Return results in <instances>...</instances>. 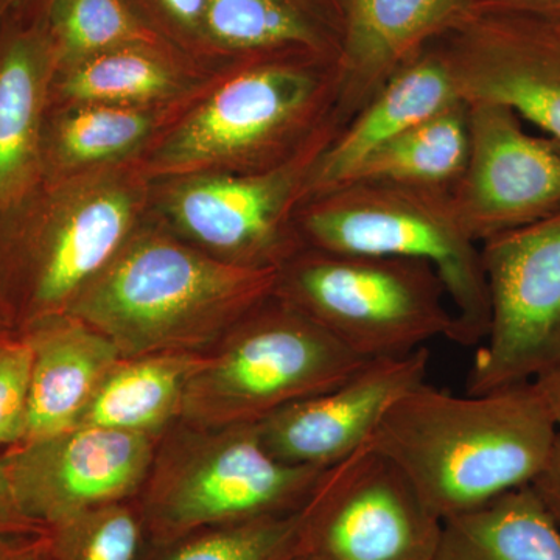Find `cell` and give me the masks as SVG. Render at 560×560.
I'll return each mask as SVG.
<instances>
[{
	"label": "cell",
	"instance_id": "obj_9",
	"mask_svg": "<svg viewBox=\"0 0 560 560\" xmlns=\"http://www.w3.org/2000/svg\"><path fill=\"white\" fill-rule=\"evenodd\" d=\"M338 130L268 171L164 180L158 198L168 231L228 264L279 271L305 246L298 210L316 161Z\"/></svg>",
	"mask_w": 560,
	"mask_h": 560
},
{
	"label": "cell",
	"instance_id": "obj_32",
	"mask_svg": "<svg viewBox=\"0 0 560 560\" xmlns=\"http://www.w3.org/2000/svg\"><path fill=\"white\" fill-rule=\"evenodd\" d=\"M530 486L560 528V429L550 458Z\"/></svg>",
	"mask_w": 560,
	"mask_h": 560
},
{
	"label": "cell",
	"instance_id": "obj_17",
	"mask_svg": "<svg viewBox=\"0 0 560 560\" xmlns=\"http://www.w3.org/2000/svg\"><path fill=\"white\" fill-rule=\"evenodd\" d=\"M471 0H345L338 55V110L346 124L434 39L458 31Z\"/></svg>",
	"mask_w": 560,
	"mask_h": 560
},
{
	"label": "cell",
	"instance_id": "obj_31",
	"mask_svg": "<svg viewBox=\"0 0 560 560\" xmlns=\"http://www.w3.org/2000/svg\"><path fill=\"white\" fill-rule=\"evenodd\" d=\"M0 560H50L47 530L0 533Z\"/></svg>",
	"mask_w": 560,
	"mask_h": 560
},
{
	"label": "cell",
	"instance_id": "obj_24",
	"mask_svg": "<svg viewBox=\"0 0 560 560\" xmlns=\"http://www.w3.org/2000/svg\"><path fill=\"white\" fill-rule=\"evenodd\" d=\"M434 560H560V528L523 486L442 523Z\"/></svg>",
	"mask_w": 560,
	"mask_h": 560
},
{
	"label": "cell",
	"instance_id": "obj_13",
	"mask_svg": "<svg viewBox=\"0 0 560 560\" xmlns=\"http://www.w3.org/2000/svg\"><path fill=\"white\" fill-rule=\"evenodd\" d=\"M469 105V160L451 190L471 241L481 243L560 212V140L534 136L503 105Z\"/></svg>",
	"mask_w": 560,
	"mask_h": 560
},
{
	"label": "cell",
	"instance_id": "obj_8",
	"mask_svg": "<svg viewBox=\"0 0 560 560\" xmlns=\"http://www.w3.org/2000/svg\"><path fill=\"white\" fill-rule=\"evenodd\" d=\"M366 361L272 294L206 352L187 386L180 422L256 425L334 388Z\"/></svg>",
	"mask_w": 560,
	"mask_h": 560
},
{
	"label": "cell",
	"instance_id": "obj_11",
	"mask_svg": "<svg viewBox=\"0 0 560 560\" xmlns=\"http://www.w3.org/2000/svg\"><path fill=\"white\" fill-rule=\"evenodd\" d=\"M301 511L315 560H434L444 523L370 441L324 470Z\"/></svg>",
	"mask_w": 560,
	"mask_h": 560
},
{
	"label": "cell",
	"instance_id": "obj_21",
	"mask_svg": "<svg viewBox=\"0 0 560 560\" xmlns=\"http://www.w3.org/2000/svg\"><path fill=\"white\" fill-rule=\"evenodd\" d=\"M197 94L164 106H50L44 132L46 180L136 160Z\"/></svg>",
	"mask_w": 560,
	"mask_h": 560
},
{
	"label": "cell",
	"instance_id": "obj_15",
	"mask_svg": "<svg viewBox=\"0 0 560 560\" xmlns=\"http://www.w3.org/2000/svg\"><path fill=\"white\" fill-rule=\"evenodd\" d=\"M430 352L368 360L334 388L256 423L265 447L291 466L327 470L371 440L386 410L425 382Z\"/></svg>",
	"mask_w": 560,
	"mask_h": 560
},
{
	"label": "cell",
	"instance_id": "obj_28",
	"mask_svg": "<svg viewBox=\"0 0 560 560\" xmlns=\"http://www.w3.org/2000/svg\"><path fill=\"white\" fill-rule=\"evenodd\" d=\"M142 512L128 501L103 504L47 529L50 560H139Z\"/></svg>",
	"mask_w": 560,
	"mask_h": 560
},
{
	"label": "cell",
	"instance_id": "obj_34",
	"mask_svg": "<svg viewBox=\"0 0 560 560\" xmlns=\"http://www.w3.org/2000/svg\"><path fill=\"white\" fill-rule=\"evenodd\" d=\"M475 9L511 11L560 22V0H471Z\"/></svg>",
	"mask_w": 560,
	"mask_h": 560
},
{
	"label": "cell",
	"instance_id": "obj_19",
	"mask_svg": "<svg viewBox=\"0 0 560 560\" xmlns=\"http://www.w3.org/2000/svg\"><path fill=\"white\" fill-rule=\"evenodd\" d=\"M20 331L32 350L22 441L27 442L72 429L103 378L124 357L109 338L70 313L35 320Z\"/></svg>",
	"mask_w": 560,
	"mask_h": 560
},
{
	"label": "cell",
	"instance_id": "obj_36",
	"mask_svg": "<svg viewBox=\"0 0 560 560\" xmlns=\"http://www.w3.org/2000/svg\"><path fill=\"white\" fill-rule=\"evenodd\" d=\"M44 3L46 0H0V13L5 21L32 20L38 16Z\"/></svg>",
	"mask_w": 560,
	"mask_h": 560
},
{
	"label": "cell",
	"instance_id": "obj_4",
	"mask_svg": "<svg viewBox=\"0 0 560 560\" xmlns=\"http://www.w3.org/2000/svg\"><path fill=\"white\" fill-rule=\"evenodd\" d=\"M151 186L136 160L44 183L0 232V278L20 329L68 313L142 226Z\"/></svg>",
	"mask_w": 560,
	"mask_h": 560
},
{
	"label": "cell",
	"instance_id": "obj_35",
	"mask_svg": "<svg viewBox=\"0 0 560 560\" xmlns=\"http://www.w3.org/2000/svg\"><path fill=\"white\" fill-rule=\"evenodd\" d=\"M530 388L537 394L548 415L560 429V366L529 383Z\"/></svg>",
	"mask_w": 560,
	"mask_h": 560
},
{
	"label": "cell",
	"instance_id": "obj_18",
	"mask_svg": "<svg viewBox=\"0 0 560 560\" xmlns=\"http://www.w3.org/2000/svg\"><path fill=\"white\" fill-rule=\"evenodd\" d=\"M460 101L444 47L431 44L334 136L313 167L305 201L346 183L375 151Z\"/></svg>",
	"mask_w": 560,
	"mask_h": 560
},
{
	"label": "cell",
	"instance_id": "obj_2",
	"mask_svg": "<svg viewBox=\"0 0 560 560\" xmlns=\"http://www.w3.org/2000/svg\"><path fill=\"white\" fill-rule=\"evenodd\" d=\"M337 60L264 57L220 68L136 158L151 183L268 171L341 128Z\"/></svg>",
	"mask_w": 560,
	"mask_h": 560
},
{
	"label": "cell",
	"instance_id": "obj_26",
	"mask_svg": "<svg viewBox=\"0 0 560 560\" xmlns=\"http://www.w3.org/2000/svg\"><path fill=\"white\" fill-rule=\"evenodd\" d=\"M38 16L49 33L57 70L125 47H145L189 58L140 13L132 0H46Z\"/></svg>",
	"mask_w": 560,
	"mask_h": 560
},
{
	"label": "cell",
	"instance_id": "obj_14",
	"mask_svg": "<svg viewBox=\"0 0 560 560\" xmlns=\"http://www.w3.org/2000/svg\"><path fill=\"white\" fill-rule=\"evenodd\" d=\"M441 44L464 102L506 106L560 140L558 22L475 9Z\"/></svg>",
	"mask_w": 560,
	"mask_h": 560
},
{
	"label": "cell",
	"instance_id": "obj_39",
	"mask_svg": "<svg viewBox=\"0 0 560 560\" xmlns=\"http://www.w3.org/2000/svg\"><path fill=\"white\" fill-rule=\"evenodd\" d=\"M294 560H315V559H312L311 556L301 555L300 558L294 559Z\"/></svg>",
	"mask_w": 560,
	"mask_h": 560
},
{
	"label": "cell",
	"instance_id": "obj_30",
	"mask_svg": "<svg viewBox=\"0 0 560 560\" xmlns=\"http://www.w3.org/2000/svg\"><path fill=\"white\" fill-rule=\"evenodd\" d=\"M183 54L198 66L205 60V18L208 0H132Z\"/></svg>",
	"mask_w": 560,
	"mask_h": 560
},
{
	"label": "cell",
	"instance_id": "obj_27",
	"mask_svg": "<svg viewBox=\"0 0 560 560\" xmlns=\"http://www.w3.org/2000/svg\"><path fill=\"white\" fill-rule=\"evenodd\" d=\"M171 545L162 560H294L302 555V511L213 526Z\"/></svg>",
	"mask_w": 560,
	"mask_h": 560
},
{
	"label": "cell",
	"instance_id": "obj_16",
	"mask_svg": "<svg viewBox=\"0 0 560 560\" xmlns=\"http://www.w3.org/2000/svg\"><path fill=\"white\" fill-rule=\"evenodd\" d=\"M57 57L40 16L0 27V232L44 186V132Z\"/></svg>",
	"mask_w": 560,
	"mask_h": 560
},
{
	"label": "cell",
	"instance_id": "obj_3",
	"mask_svg": "<svg viewBox=\"0 0 560 560\" xmlns=\"http://www.w3.org/2000/svg\"><path fill=\"white\" fill-rule=\"evenodd\" d=\"M278 278L142 224L68 313L109 338L124 359L206 352L275 294Z\"/></svg>",
	"mask_w": 560,
	"mask_h": 560
},
{
	"label": "cell",
	"instance_id": "obj_22",
	"mask_svg": "<svg viewBox=\"0 0 560 560\" xmlns=\"http://www.w3.org/2000/svg\"><path fill=\"white\" fill-rule=\"evenodd\" d=\"M198 65L171 51L125 47L92 55L55 73L50 106H164L201 88Z\"/></svg>",
	"mask_w": 560,
	"mask_h": 560
},
{
	"label": "cell",
	"instance_id": "obj_7",
	"mask_svg": "<svg viewBox=\"0 0 560 560\" xmlns=\"http://www.w3.org/2000/svg\"><path fill=\"white\" fill-rule=\"evenodd\" d=\"M275 294L364 360L451 340L455 326L434 268L401 257L304 246L280 268Z\"/></svg>",
	"mask_w": 560,
	"mask_h": 560
},
{
	"label": "cell",
	"instance_id": "obj_41",
	"mask_svg": "<svg viewBox=\"0 0 560 560\" xmlns=\"http://www.w3.org/2000/svg\"><path fill=\"white\" fill-rule=\"evenodd\" d=\"M558 24L560 25V22H558Z\"/></svg>",
	"mask_w": 560,
	"mask_h": 560
},
{
	"label": "cell",
	"instance_id": "obj_12",
	"mask_svg": "<svg viewBox=\"0 0 560 560\" xmlns=\"http://www.w3.org/2000/svg\"><path fill=\"white\" fill-rule=\"evenodd\" d=\"M153 438L72 427L2 452L21 511L50 529L81 512L140 495L158 447Z\"/></svg>",
	"mask_w": 560,
	"mask_h": 560
},
{
	"label": "cell",
	"instance_id": "obj_6",
	"mask_svg": "<svg viewBox=\"0 0 560 560\" xmlns=\"http://www.w3.org/2000/svg\"><path fill=\"white\" fill-rule=\"evenodd\" d=\"M324 470L291 466L265 447L256 425L178 422L158 442L143 485V523L162 544L302 510Z\"/></svg>",
	"mask_w": 560,
	"mask_h": 560
},
{
	"label": "cell",
	"instance_id": "obj_10",
	"mask_svg": "<svg viewBox=\"0 0 560 560\" xmlns=\"http://www.w3.org/2000/svg\"><path fill=\"white\" fill-rule=\"evenodd\" d=\"M480 246L490 318L467 381L474 396L560 366V212Z\"/></svg>",
	"mask_w": 560,
	"mask_h": 560
},
{
	"label": "cell",
	"instance_id": "obj_20",
	"mask_svg": "<svg viewBox=\"0 0 560 560\" xmlns=\"http://www.w3.org/2000/svg\"><path fill=\"white\" fill-rule=\"evenodd\" d=\"M341 20L327 0H208L205 60L231 62L264 57L337 60Z\"/></svg>",
	"mask_w": 560,
	"mask_h": 560
},
{
	"label": "cell",
	"instance_id": "obj_5",
	"mask_svg": "<svg viewBox=\"0 0 560 560\" xmlns=\"http://www.w3.org/2000/svg\"><path fill=\"white\" fill-rule=\"evenodd\" d=\"M296 221L312 248L431 265L451 301V341L485 340L490 308L481 246L456 217L451 191L350 180L308 198Z\"/></svg>",
	"mask_w": 560,
	"mask_h": 560
},
{
	"label": "cell",
	"instance_id": "obj_33",
	"mask_svg": "<svg viewBox=\"0 0 560 560\" xmlns=\"http://www.w3.org/2000/svg\"><path fill=\"white\" fill-rule=\"evenodd\" d=\"M46 530L28 521L14 497L2 452H0V533H31Z\"/></svg>",
	"mask_w": 560,
	"mask_h": 560
},
{
	"label": "cell",
	"instance_id": "obj_29",
	"mask_svg": "<svg viewBox=\"0 0 560 560\" xmlns=\"http://www.w3.org/2000/svg\"><path fill=\"white\" fill-rule=\"evenodd\" d=\"M32 350L24 335L0 341V452L20 445L25 438Z\"/></svg>",
	"mask_w": 560,
	"mask_h": 560
},
{
	"label": "cell",
	"instance_id": "obj_38",
	"mask_svg": "<svg viewBox=\"0 0 560 560\" xmlns=\"http://www.w3.org/2000/svg\"><path fill=\"white\" fill-rule=\"evenodd\" d=\"M327 2H329L330 5L334 7V10L337 11L338 16H340L341 20L342 2H345V0H327Z\"/></svg>",
	"mask_w": 560,
	"mask_h": 560
},
{
	"label": "cell",
	"instance_id": "obj_37",
	"mask_svg": "<svg viewBox=\"0 0 560 560\" xmlns=\"http://www.w3.org/2000/svg\"><path fill=\"white\" fill-rule=\"evenodd\" d=\"M18 331H20V327H18L16 313H14L2 278H0V341L13 337Z\"/></svg>",
	"mask_w": 560,
	"mask_h": 560
},
{
	"label": "cell",
	"instance_id": "obj_23",
	"mask_svg": "<svg viewBox=\"0 0 560 560\" xmlns=\"http://www.w3.org/2000/svg\"><path fill=\"white\" fill-rule=\"evenodd\" d=\"M206 352H156L120 359L73 427H98L160 441L180 422L187 386Z\"/></svg>",
	"mask_w": 560,
	"mask_h": 560
},
{
	"label": "cell",
	"instance_id": "obj_40",
	"mask_svg": "<svg viewBox=\"0 0 560 560\" xmlns=\"http://www.w3.org/2000/svg\"><path fill=\"white\" fill-rule=\"evenodd\" d=\"M3 21L5 20H3L2 13H0V27H2Z\"/></svg>",
	"mask_w": 560,
	"mask_h": 560
},
{
	"label": "cell",
	"instance_id": "obj_1",
	"mask_svg": "<svg viewBox=\"0 0 560 560\" xmlns=\"http://www.w3.org/2000/svg\"><path fill=\"white\" fill-rule=\"evenodd\" d=\"M558 431L529 383L455 396L423 382L390 405L370 442L445 522L529 486Z\"/></svg>",
	"mask_w": 560,
	"mask_h": 560
},
{
	"label": "cell",
	"instance_id": "obj_25",
	"mask_svg": "<svg viewBox=\"0 0 560 560\" xmlns=\"http://www.w3.org/2000/svg\"><path fill=\"white\" fill-rule=\"evenodd\" d=\"M469 145V105L460 101L390 140L346 183L366 180L451 191L466 168Z\"/></svg>",
	"mask_w": 560,
	"mask_h": 560
}]
</instances>
